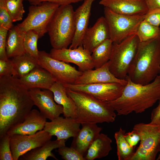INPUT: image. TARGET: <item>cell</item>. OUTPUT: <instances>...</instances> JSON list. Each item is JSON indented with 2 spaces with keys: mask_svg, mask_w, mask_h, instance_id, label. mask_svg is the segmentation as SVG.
<instances>
[{
  "mask_svg": "<svg viewBox=\"0 0 160 160\" xmlns=\"http://www.w3.org/2000/svg\"><path fill=\"white\" fill-rule=\"evenodd\" d=\"M160 74V37L140 42L128 76L134 83L145 85Z\"/></svg>",
  "mask_w": 160,
  "mask_h": 160,
  "instance_id": "obj_3",
  "label": "cell"
},
{
  "mask_svg": "<svg viewBox=\"0 0 160 160\" xmlns=\"http://www.w3.org/2000/svg\"><path fill=\"white\" fill-rule=\"evenodd\" d=\"M145 20L157 27L160 25V8L149 9L145 15Z\"/></svg>",
  "mask_w": 160,
  "mask_h": 160,
  "instance_id": "obj_38",
  "label": "cell"
},
{
  "mask_svg": "<svg viewBox=\"0 0 160 160\" xmlns=\"http://www.w3.org/2000/svg\"><path fill=\"white\" fill-rule=\"evenodd\" d=\"M29 92L34 105L46 119L51 121L63 113V106L55 103L50 90L36 88L29 89Z\"/></svg>",
  "mask_w": 160,
  "mask_h": 160,
  "instance_id": "obj_14",
  "label": "cell"
},
{
  "mask_svg": "<svg viewBox=\"0 0 160 160\" xmlns=\"http://www.w3.org/2000/svg\"><path fill=\"white\" fill-rule=\"evenodd\" d=\"M11 60L14 65L16 76L19 78L27 75L39 65L38 59L26 52L12 58Z\"/></svg>",
  "mask_w": 160,
  "mask_h": 160,
  "instance_id": "obj_26",
  "label": "cell"
},
{
  "mask_svg": "<svg viewBox=\"0 0 160 160\" xmlns=\"http://www.w3.org/2000/svg\"><path fill=\"white\" fill-rule=\"evenodd\" d=\"M125 138L130 145L134 148L140 140V135L134 130L125 133Z\"/></svg>",
  "mask_w": 160,
  "mask_h": 160,
  "instance_id": "obj_40",
  "label": "cell"
},
{
  "mask_svg": "<svg viewBox=\"0 0 160 160\" xmlns=\"http://www.w3.org/2000/svg\"><path fill=\"white\" fill-rule=\"evenodd\" d=\"M115 82L126 85V79H119L110 71L108 62L98 68L82 72L81 75L76 81L75 84H87Z\"/></svg>",
  "mask_w": 160,
  "mask_h": 160,
  "instance_id": "obj_19",
  "label": "cell"
},
{
  "mask_svg": "<svg viewBox=\"0 0 160 160\" xmlns=\"http://www.w3.org/2000/svg\"><path fill=\"white\" fill-rule=\"evenodd\" d=\"M109 39L108 26L105 17L102 16L97 20L92 27L88 28L84 36L82 44L91 53L97 46Z\"/></svg>",
  "mask_w": 160,
  "mask_h": 160,
  "instance_id": "obj_18",
  "label": "cell"
},
{
  "mask_svg": "<svg viewBox=\"0 0 160 160\" xmlns=\"http://www.w3.org/2000/svg\"><path fill=\"white\" fill-rule=\"evenodd\" d=\"M10 136L7 134L0 137V160H14L10 145Z\"/></svg>",
  "mask_w": 160,
  "mask_h": 160,
  "instance_id": "obj_33",
  "label": "cell"
},
{
  "mask_svg": "<svg viewBox=\"0 0 160 160\" xmlns=\"http://www.w3.org/2000/svg\"><path fill=\"white\" fill-rule=\"evenodd\" d=\"M25 0H5V5L13 22L21 20L25 12L23 2Z\"/></svg>",
  "mask_w": 160,
  "mask_h": 160,
  "instance_id": "obj_32",
  "label": "cell"
},
{
  "mask_svg": "<svg viewBox=\"0 0 160 160\" xmlns=\"http://www.w3.org/2000/svg\"><path fill=\"white\" fill-rule=\"evenodd\" d=\"M52 136L44 130L30 135L15 134L10 136V145L14 160L27 152L43 145Z\"/></svg>",
  "mask_w": 160,
  "mask_h": 160,
  "instance_id": "obj_12",
  "label": "cell"
},
{
  "mask_svg": "<svg viewBox=\"0 0 160 160\" xmlns=\"http://www.w3.org/2000/svg\"><path fill=\"white\" fill-rule=\"evenodd\" d=\"M140 136V143L130 160H155L159 152L160 127L140 123L133 128Z\"/></svg>",
  "mask_w": 160,
  "mask_h": 160,
  "instance_id": "obj_9",
  "label": "cell"
},
{
  "mask_svg": "<svg viewBox=\"0 0 160 160\" xmlns=\"http://www.w3.org/2000/svg\"><path fill=\"white\" fill-rule=\"evenodd\" d=\"M57 151L65 160H85L82 155L71 147L64 145L58 148Z\"/></svg>",
  "mask_w": 160,
  "mask_h": 160,
  "instance_id": "obj_34",
  "label": "cell"
},
{
  "mask_svg": "<svg viewBox=\"0 0 160 160\" xmlns=\"http://www.w3.org/2000/svg\"><path fill=\"white\" fill-rule=\"evenodd\" d=\"M68 95L74 102L76 110L73 119L82 124H97L114 121L116 114L107 102L98 100L82 92L66 88Z\"/></svg>",
  "mask_w": 160,
  "mask_h": 160,
  "instance_id": "obj_4",
  "label": "cell"
},
{
  "mask_svg": "<svg viewBox=\"0 0 160 160\" xmlns=\"http://www.w3.org/2000/svg\"><path fill=\"white\" fill-rule=\"evenodd\" d=\"M93 124L87 123L81 124L82 127L77 135L73 137L71 144V147L76 149L83 156V147Z\"/></svg>",
  "mask_w": 160,
  "mask_h": 160,
  "instance_id": "obj_31",
  "label": "cell"
},
{
  "mask_svg": "<svg viewBox=\"0 0 160 160\" xmlns=\"http://www.w3.org/2000/svg\"><path fill=\"white\" fill-rule=\"evenodd\" d=\"M34 105L17 76L0 78V137L25 119Z\"/></svg>",
  "mask_w": 160,
  "mask_h": 160,
  "instance_id": "obj_1",
  "label": "cell"
},
{
  "mask_svg": "<svg viewBox=\"0 0 160 160\" xmlns=\"http://www.w3.org/2000/svg\"><path fill=\"white\" fill-rule=\"evenodd\" d=\"M25 33L18 32L13 25L8 32L6 46L7 55L8 58L22 55L25 52L24 45Z\"/></svg>",
  "mask_w": 160,
  "mask_h": 160,
  "instance_id": "obj_25",
  "label": "cell"
},
{
  "mask_svg": "<svg viewBox=\"0 0 160 160\" xmlns=\"http://www.w3.org/2000/svg\"><path fill=\"white\" fill-rule=\"evenodd\" d=\"M8 30L0 27V59L7 60L6 52L7 39Z\"/></svg>",
  "mask_w": 160,
  "mask_h": 160,
  "instance_id": "obj_37",
  "label": "cell"
},
{
  "mask_svg": "<svg viewBox=\"0 0 160 160\" xmlns=\"http://www.w3.org/2000/svg\"><path fill=\"white\" fill-rule=\"evenodd\" d=\"M65 140H51L46 142L43 145L33 149L21 156L20 160H45L48 157L58 160L52 152L54 149L65 145Z\"/></svg>",
  "mask_w": 160,
  "mask_h": 160,
  "instance_id": "obj_22",
  "label": "cell"
},
{
  "mask_svg": "<svg viewBox=\"0 0 160 160\" xmlns=\"http://www.w3.org/2000/svg\"><path fill=\"white\" fill-rule=\"evenodd\" d=\"M16 76L14 65L12 60L0 59V78L9 76Z\"/></svg>",
  "mask_w": 160,
  "mask_h": 160,
  "instance_id": "obj_36",
  "label": "cell"
},
{
  "mask_svg": "<svg viewBox=\"0 0 160 160\" xmlns=\"http://www.w3.org/2000/svg\"><path fill=\"white\" fill-rule=\"evenodd\" d=\"M47 119L38 110H31L24 120L9 130L7 133L11 136L15 134L30 135L43 129Z\"/></svg>",
  "mask_w": 160,
  "mask_h": 160,
  "instance_id": "obj_20",
  "label": "cell"
},
{
  "mask_svg": "<svg viewBox=\"0 0 160 160\" xmlns=\"http://www.w3.org/2000/svg\"><path fill=\"white\" fill-rule=\"evenodd\" d=\"M39 65L48 71L56 82L63 85L74 84L82 72L67 63L52 58L44 51L39 52Z\"/></svg>",
  "mask_w": 160,
  "mask_h": 160,
  "instance_id": "obj_10",
  "label": "cell"
},
{
  "mask_svg": "<svg viewBox=\"0 0 160 160\" xmlns=\"http://www.w3.org/2000/svg\"><path fill=\"white\" fill-rule=\"evenodd\" d=\"M39 38L38 33L33 30L26 32L24 37V45L25 52L38 59L39 52L37 41Z\"/></svg>",
  "mask_w": 160,
  "mask_h": 160,
  "instance_id": "obj_30",
  "label": "cell"
},
{
  "mask_svg": "<svg viewBox=\"0 0 160 160\" xmlns=\"http://www.w3.org/2000/svg\"><path fill=\"white\" fill-rule=\"evenodd\" d=\"M140 41L135 34L119 43H113L108 61L110 72L116 78L125 79Z\"/></svg>",
  "mask_w": 160,
  "mask_h": 160,
  "instance_id": "obj_6",
  "label": "cell"
},
{
  "mask_svg": "<svg viewBox=\"0 0 160 160\" xmlns=\"http://www.w3.org/2000/svg\"><path fill=\"white\" fill-rule=\"evenodd\" d=\"M49 54L55 59L76 64L82 72L94 68L91 53L84 49L82 45L74 49L53 48Z\"/></svg>",
  "mask_w": 160,
  "mask_h": 160,
  "instance_id": "obj_13",
  "label": "cell"
},
{
  "mask_svg": "<svg viewBox=\"0 0 160 160\" xmlns=\"http://www.w3.org/2000/svg\"><path fill=\"white\" fill-rule=\"evenodd\" d=\"M19 78L22 83L29 90L36 88L49 89L56 82L51 74L39 65Z\"/></svg>",
  "mask_w": 160,
  "mask_h": 160,
  "instance_id": "obj_21",
  "label": "cell"
},
{
  "mask_svg": "<svg viewBox=\"0 0 160 160\" xmlns=\"http://www.w3.org/2000/svg\"><path fill=\"white\" fill-rule=\"evenodd\" d=\"M28 1L31 4L36 5L44 1L51 2L60 5L70 4L81 1L83 0H25Z\"/></svg>",
  "mask_w": 160,
  "mask_h": 160,
  "instance_id": "obj_39",
  "label": "cell"
},
{
  "mask_svg": "<svg viewBox=\"0 0 160 160\" xmlns=\"http://www.w3.org/2000/svg\"><path fill=\"white\" fill-rule=\"evenodd\" d=\"M136 34L140 42L146 41L160 37V28L144 19L140 23Z\"/></svg>",
  "mask_w": 160,
  "mask_h": 160,
  "instance_id": "obj_29",
  "label": "cell"
},
{
  "mask_svg": "<svg viewBox=\"0 0 160 160\" xmlns=\"http://www.w3.org/2000/svg\"><path fill=\"white\" fill-rule=\"evenodd\" d=\"M158 101V105L153 109L151 112L149 123L160 127V98Z\"/></svg>",
  "mask_w": 160,
  "mask_h": 160,
  "instance_id": "obj_41",
  "label": "cell"
},
{
  "mask_svg": "<svg viewBox=\"0 0 160 160\" xmlns=\"http://www.w3.org/2000/svg\"><path fill=\"white\" fill-rule=\"evenodd\" d=\"M99 4L124 15H145L149 10L145 0H100Z\"/></svg>",
  "mask_w": 160,
  "mask_h": 160,
  "instance_id": "obj_16",
  "label": "cell"
},
{
  "mask_svg": "<svg viewBox=\"0 0 160 160\" xmlns=\"http://www.w3.org/2000/svg\"><path fill=\"white\" fill-rule=\"evenodd\" d=\"M74 12L71 4L60 6L47 26L52 47L55 49L68 48L71 44L75 31Z\"/></svg>",
  "mask_w": 160,
  "mask_h": 160,
  "instance_id": "obj_5",
  "label": "cell"
},
{
  "mask_svg": "<svg viewBox=\"0 0 160 160\" xmlns=\"http://www.w3.org/2000/svg\"><path fill=\"white\" fill-rule=\"evenodd\" d=\"M159 152H160V147H159Z\"/></svg>",
  "mask_w": 160,
  "mask_h": 160,
  "instance_id": "obj_43",
  "label": "cell"
},
{
  "mask_svg": "<svg viewBox=\"0 0 160 160\" xmlns=\"http://www.w3.org/2000/svg\"><path fill=\"white\" fill-rule=\"evenodd\" d=\"M49 90L53 92L55 102L63 106L64 116L73 119L76 106L73 100L67 95L66 88L62 84L55 82Z\"/></svg>",
  "mask_w": 160,
  "mask_h": 160,
  "instance_id": "obj_23",
  "label": "cell"
},
{
  "mask_svg": "<svg viewBox=\"0 0 160 160\" xmlns=\"http://www.w3.org/2000/svg\"><path fill=\"white\" fill-rule=\"evenodd\" d=\"M104 17L108 26L110 39L119 43L136 33L140 23L145 15H130L115 13L104 7Z\"/></svg>",
  "mask_w": 160,
  "mask_h": 160,
  "instance_id": "obj_7",
  "label": "cell"
},
{
  "mask_svg": "<svg viewBox=\"0 0 160 160\" xmlns=\"http://www.w3.org/2000/svg\"><path fill=\"white\" fill-rule=\"evenodd\" d=\"M127 81L121 96L108 102L118 115H127L132 112L141 113L152 107L160 98V74L151 82L143 85Z\"/></svg>",
  "mask_w": 160,
  "mask_h": 160,
  "instance_id": "obj_2",
  "label": "cell"
},
{
  "mask_svg": "<svg viewBox=\"0 0 160 160\" xmlns=\"http://www.w3.org/2000/svg\"><path fill=\"white\" fill-rule=\"evenodd\" d=\"M112 140L107 135L100 133L89 147L85 160H94L108 156L112 150Z\"/></svg>",
  "mask_w": 160,
  "mask_h": 160,
  "instance_id": "obj_24",
  "label": "cell"
},
{
  "mask_svg": "<svg viewBox=\"0 0 160 160\" xmlns=\"http://www.w3.org/2000/svg\"><path fill=\"white\" fill-rule=\"evenodd\" d=\"M63 85L71 90L84 93L97 99L107 102L120 97L125 86L115 82Z\"/></svg>",
  "mask_w": 160,
  "mask_h": 160,
  "instance_id": "obj_11",
  "label": "cell"
},
{
  "mask_svg": "<svg viewBox=\"0 0 160 160\" xmlns=\"http://www.w3.org/2000/svg\"><path fill=\"white\" fill-rule=\"evenodd\" d=\"M149 9L160 8V0H145Z\"/></svg>",
  "mask_w": 160,
  "mask_h": 160,
  "instance_id": "obj_42",
  "label": "cell"
},
{
  "mask_svg": "<svg viewBox=\"0 0 160 160\" xmlns=\"http://www.w3.org/2000/svg\"><path fill=\"white\" fill-rule=\"evenodd\" d=\"M81 124L71 117L59 116L50 122H46L43 129L57 140H67L76 137L80 129Z\"/></svg>",
  "mask_w": 160,
  "mask_h": 160,
  "instance_id": "obj_15",
  "label": "cell"
},
{
  "mask_svg": "<svg viewBox=\"0 0 160 160\" xmlns=\"http://www.w3.org/2000/svg\"><path fill=\"white\" fill-rule=\"evenodd\" d=\"M6 6L5 0H0V27L9 30L14 25Z\"/></svg>",
  "mask_w": 160,
  "mask_h": 160,
  "instance_id": "obj_35",
  "label": "cell"
},
{
  "mask_svg": "<svg viewBox=\"0 0 160 160\" xmlns=\"http://www.w3.org/2000/svg\"><path fill=\"white\" fill-rule=\"evenodd\" d=\"M60 6L47 1L43 2L37 5H31L29 7V12L26 18L15 25L17 30L22 33L33 30L38 33L39 38L42 37L47 33L48 25Z\"/></svg>",
  "mask_w": 160,
  "mask_h": 160,
  "instance_id": "obj_8",
  "label": "cell"
},
{
  "mask_svg": "<svg viewBox=\"0 0 160 160\" xmlns=\"http://www.w3.org/2000/svg\"><path fill=\"white\" fill-rule=\"evenodd\" d=\"M96 0H84L74 12L75 25L74 36L69 48L74 49L82 45L84 36L88 25L92 6Z\"/></svg>",
  "mask_w": 160,
  "mask_h": 160,
  "instance_id": "obj_17",
  "label": "cell"
},
{
  "mask_svg": "<svg viewBox=\"0 0 160 160\" xmlns=\"http://www.w3.org/2000/svg\"><path fill=\"white\" fill-rule=\"evenodd\" d=\"M126 130L121 127L114 134L117 146V154L119 160H130L135 151L125 139Z\"/></svg>",
  "mask_w": 160,
  "mask_h": 160,
  "instance_id": "obj_28",
  "label": "cell"
},
{
  "mask_svg": "<svg viewBox=\"0 0 160 160\" xmlns=\"http://www.w3.org/2000/svg\"><path fill=\"white\" fill-rule=\"evenodd\" d=\"M113 43L111 39H107L92 50L91 56L95 69L102 66L109 61L111 55Z\"/></svg>",
  "mask_w": 160,
  "mask_h": 160,
  "instance_id": "obj_27",
  "label": "cell"
}]
</instances>
